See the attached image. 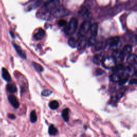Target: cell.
Masks as SVG:
<instances>
[{"mask_svg": "<svg viewBox=\"0 0 137 137\" xmlns=\"http://www.w3.org/2000/svg\"><path fill=\"white\" fill-rule=\"evenodd\" d=\"M59 0H49L41 8L37 14V16L44 20H49L52 13L59 7Z\"/></svg>", "mask_w": 137, "mask_h": 137, "instance_id": "obj_1", "label": "cell"}, {"mask_svg": "<svg viewBox=\"0 0 137 137\" xmlns=\"http://www.w3.org/2000/svg\"><path fill=\"white\" fill-rule=\"evenodd\" d=\"M78 27V20L76 18H72L68 25L65 26L64 31L68 35H72L75 33Z\"/></svg>", "mask_w": 137, "mask_h": 137, "instance_id": "obj_2", "label": "cell"}, {"mask_svg": "<svg viewBox=\"0 0 137 137\" xmlns=\"http://www.w3.org/2000/svg\"><path fill=\"white\" fill-rule=\"evenodd\" d=\"M91 26V24L90 20H86L85 21H84L80 26V27L79 30L78 35L81 37H85V35L89 31V30L90 29Z\"/></svg>", "mask_w": 137, "mask_h": 137, "instance_id": "obj_3", "label": "cell"}, {"mask_svg": "<svg viewBox=\"0 0 137 137\" xmlns=\"http://www.w3.org/2000/svg\"><path fill=\"white\" fill-rule=\"evenodd\" d=\"M116 61L112 56L107 57L102 61V64L104 68L107 69H112L116 67Z\"/></svg>", "mask_w": 137, "mask_h": 137, "instance_id": "obj_4", "label": "cell"}, {"mask_svg": "<svg viewBox=\"0 0 137 137\" xmlns=\"http://www.w3.org/2000/svg\"><path fill=\"white\" fill-rule=\"evenodd\" d=\"M69 11L63 7H58L53 12V15L56 18H59L68 16Z\"/></svg>", "mask_w": 137, "mask_h": 137, "instance_id": "obj_5", "label": "cell"}, {"mask_svg": "<svg viewBox=\"0 0 137 137\" xmlns=\"http://www.w3.org/2000/svg\"><path fill=\"white\" fill-rule=\"evenodd\" d=\"M112 56L116 61L122 62L124 58V55H123L122 51L119 50H114L112 52Z\"/></svg>", "mask_w": 137, "mask_h": 137, "instance_id": "obj_6", "label": "cell"}, {"mask_svg": "<svg viewBox=\"0 0 137 137\" xmlns=\"http://www.w3.org/2000/svg\"><path fill=\"white\" fill-rule=\"evenodd\" d=\"M9 102L15 108H18L19 106V103L17 98L14 95H10L8 97Z\"/></svg>", "mask_w": 137, "mask_h": 137, "instance_id": "obj_7", "label": "cell"}, {"mask_svg": "<svg viewBox=\"0 0 137 137\" xmlns=\"http://www.w3.org/2000/svg\"><path fill=\"white\" fill-rule=\"evenodd\" d=\"M13 46H14L15 50H16L17 54L19 55V56L21 58H22L23 59H26V53L25 52V51H23L22 50V49L21 48V47L20 46H19L18 45H17V44H16L15 43H13Z\"/></svg>", "mask_w": 137, "mask_h": 137, "instance_id": "obj_8", "label": "cell"}, {"mask_svg": "<svg viewBox=\"0 0 137 137\" xmlns=\"http://www.w3.org/2000/svg\"><path fill=\"white\" fill-rule=\"evenodd\" d=\"M45 36V31L43 29L40 28L38 30L37 32L34 34V38L36 40H42L43 39H44Z\"/></svg>", "mask_w": 137, "mask_h": 137, "instance_id": "obj_9", "label": "cell"}, {"mask_svg": "<svg viewBox=\"0 0 137 137\" xmlns=\"http://www.w3.org/2000/svg\"><path fill=\"white\" fill-rule=\"evenodd\" d=\"M82 39L79 41L78 45V49L79 51H82L85 49L86 45V40L85 39V37H81Z\"/></svg>", "mask_w": 137, "mask_h": 137, "instance_id": "obj_10", "label": "cell"}, {"mask_svg": "<svg viewBox=\"0 0 137 137\" xmlns=\"http://www.w3.org/2000/svg\"><path fill=\"white\" fill-rule=\"evenodd\" d=\"M2 71V78L6 81H8V82L11 81V76H10V75L9 74L8 71L5 68H3Z\"/></svg>", "mask_w": 137, "mask_h": 137, "instance_id": "obj_11", "label": "cell"}, {"mask_svg": "<svg viewBox=\"0 0 137 137\" xmlns=\"http://www.w3.org/2000/svg\"><path fill=\"white\" fill-rule=\"evenodd\" d=\"M98 24L97 23H94L91 25L90 29L91 36L96 37L98 33Z\"/></svg>", "mask_w": 137, "mask_h": 137, "instance_id": "obj_12", "label": "cell"}, {"mask_svg": "<svg viewBox=\"0 0 137 137\" xmlns=\"http://www.w3.org/2000/svg\"><path fill=\"white\" fill-rule=\"evenodd\" d=\"M128 62L131 65H135L137 64V56L135 54L129 55L127 59Z\"/></svg>", "mask_w": 137, "mask_h": 137, "instance_id": "obj_13", "label": "cell"}, {"mask_svg": "<svg viewBox=\"0 0 137 137\" xmlns=\"http://www.w3.org/2000/svg\"><path fill=\"white\" fill-rule=\"evenodd\" d=\"M103 56L101 54L95 55L93 58V62L97 65H99L103 61Z\"/></svg>", "mask_w": 137, "mask_h": 137, "instance_id": "obj_14", "label": "cell"}, {"mask_svg": "<svg viewBox=\"0 0 137 137\" xmlns=\"http://www.w3.org/2000/svg\"><path fill=\"white\" fill-rule=\"evenodd\" d=\"M121 46V43H120V40L116 41L112 44L110 45V48L112 50H119V48Z\"/></svg>", "mask_w": 137, "mask_h": 137, "instance_id": "obj_15", "label": "cell"}, {"mask_svg": "<svg viewBox=\"0 0 137 137\" xmlns=\"http://www.w3.org/2000/svg\"><path fill=\"white\" fill-rule=\"evenodd\" d=\"M78 43L79 42L78 41V40H77L75 38H73V37L69 38L68 40L69 45L72 48H75V47H77L78 45Z\"/></svg>", "mask_w": 137, "mask_h": 137, "instance_id": "obj_16", "label": "cell"}, {"mask_svg": "<svg viewBox=\"0 0 137 137\" xmlns=\"http://www.w3.org/2000/svg\"><path fill=\"white\" fill-rule=\"evenodd\" d=\"M7 90L10 93H15L17 89L16 86L14 84H9L7 85Z\"/></svg>", "mask_w": 137, "mask_h": 137, "instance_id": "obj_17", "label": "cell"}, {"mask_svg": "<svg viewBox=\"0 0 137 137\" xmlns=\"http://www.w3.org/2000/svg\"><path fill=\"white\" fill-rule=\"evenodd\" d=\"M122 52L123 55L125 56H129L131 54V52L132 51V47L130 45H126L125 46L123 50H122Z\"/></svg>", "mask_w": 137, "mask_h": 137, "instance_id": "obj_18", "label": "cell"}, {"mask_svg": "<svg viewBox=\"0 0 137 137\" xmlns=\"http://www.w3.org/2000/svg\"><path fill=\"white\" fill-rule=\"evenodd\" d=\"M62 116L65 122H68L69 120V109L68 108L65 109L63 110L62 113Z\"/></svg>", "mask_w": 137, "mask_h": 137, "instance_id": "obj_19", "label": "cell"}, {"mask_svg": "<svg viewBox=\"0 0 137 137\" xmlns=\"http://www.w3.org/2000/svg\"><path fill=\"white\" fill-rule=\"evenodd\" d=\"M122 77V75H120V73L118 72H116L114 73L111 76V79L114 82H118Z\"/></svg>", "mask_w": 137, "mask_h": 137, "instance_id": "obj_20", "label": "cell"}, {"mask_svg": "<svg viewBox=\"0 0 137 137\" xmlns=\"http://www.w3.org/2000/svg\"><path fill=\"white\" fill-rule=\"evenodd\" d=\"M107 44L106 43H104L103 42H99V43H98L95 44V49L97 51H99L103 49L106 46Z\"/></svg>", "mask_w": 137, "mask_h": 137, "instance_id": "obj_21", "label": "cell"}, {"mask_svg": "<svg viewBox=\"0 0 137 137\" xmlns=\"http://www.w3.org/2000/svg\"><path fill=\"white\" fill-rule=\"evenodd\" d=\"M48 132L51 135H55L58 133V130L54 125H51L49 128Z\"/></svg>", "mask_w": 137, "mask_h": 137, "instance_id": "obj_22", "label": "cell"}, {"mask_svg": "<svg viewBox=\"0 0 137 137\" xmlns=\"http://www.w3.org/2000/svg\"><path fill=\"white\" fill-rule=\"evenodd\" d=\"M125 91H126V88L125 87H122L118 90V91L117 92L116 95L115 96L117 97L118 100L120 99L124 96Z\"/></svg>", "mask_w": 137, "mask_h": 137, "instance_id": "obj_23", "label": "cell"}, {"mask_svg": "<svg viewBox=\"0 0 137 137\" xmlns=\"http://www.w3.org/2000/svg\"><path fill=\"white\" fill-rule=\"evenodd\" d=\"M49 106V107L50 108V109H51L52 110H55L58 108L59 103L57 101L54 100V101H52L51 102H50Z\"/></svg>", "mask_w": 137, "mask_h": 137, "instance_id": "obj_24", "label": "cell"}, {"mask_svg": "<svg viewBox=\"0 0 137 137\" xmlns=\"http://www.w3.org/2000/svg\"><path fill=\"white\" fill-rule=\"evenodd\" d=\"M49 0H35L34 1V3L32 5V7H38V6L43 4H45L47 1H48Z\"/></svg>", "mask_w": 137, "mask_h": 137, "instance_id": "obj_25", "label": "cell"}, {"mask_svg": "<svg viewBox=\"0 0 137 137\" xmlns=\"http://www.w3.org/2000/svg\"><path fill=\"white\" fill-rule=\"evenodd\" d=\"M30 121L32 123H35L37 121V116L35 110L31 111L30 114Z\"/></svg>", "mask_w": 137, "mask_h": 137, "instance_id": "obj_26", "label": "cell"}, {"mask_svg": "<svg viewBox=\"0 0 137 137\" xmlns=\"http://www.w3.org/2000/svg\"><path fill=\"white\" fill-rule=\"evenodd\" d=\"M32 65L33 66L34 69L39 72H41L44 71L43 67L36 62H32Z\"/></svg>", "mask_w": 137, "mask_h": 137, "instance_id": "obj_27", "label": "cell"}, {"mask_svg": "<svg viewBox=\"0 0 137 137\" xmlns=\"http://www.w3.org/2000/svg\"><path fill=\"white\" fill-rule=\"evenodd\" d=\"M96 44V37L94 36H91L90 38L88 41V45L90 46H92L95 45Z\"/></svg>", "mask_w": 137, "mask_h": 137, "instance_id": "obj_28", "label": "cell"}, {"mask_svg": "<svg viewBox=\"0 0 137 137\" xmlns=\"http://www.w3.org/2000/svg\"><path fill=\"white\" fill-rule=\"evenodd\" d=\"M129 76L128 75H125L124 76H122L121 79L119 80L118 82L120 85H123L126 82V81L128 80Z\"/></svg>", "mask_w": 137, "mask_h": 137, "instance_id": "obj_29", "label": "cell"}, {"mask_svg": "<svg viewBox=\"0 0 137 137\" xmlns=\"http://www.w3.org/2000/svg\"><path fill=\"white\" fill-rule=\"evenodd\" d=\"M117 40H120V38L119 37H113V38H109V39H108L107 41H106V44L108 45V44H112V43H114V42L116 41H117Z\"/></svg>", "mask_w": 137, "mask_h": 137, "instance_id": "obj_30", "label": "cell"}, {"mask_svg": "<svg viewBox=\"0 0 137 137\" xmlns=\"http://www.w3.org/2000/svg\"><path fill=\"white\" fill-rule=\"evenodd\" d=\"M51 93H52V91L49 90H45L41 93L42 95H43V96L44 97L49 96Z\"/></svg>", "mask_w": 137, "mask_h": 137, "instance_id": "obj_31", "label": "cell"}, {"mask_svg": "<svg viewBox=\"0 0 137 137\" xmlns=\"http://www.w3.org/2000/svg\"><path fill=\"white\" fill-rule=\"evenodd\" d=\"M58 25L60 27H63V26H66L67 25V21L64 19H61L58 22Z\"/></svg>", "mask_w": 137, "mask_h": 137, "instance_id": "obj_32", "label": "cell"}, {"mask_svg": "<svg viewBox=\"0 0 137 137\" xmlns=\"http://www.w3.org/2000/svg\"><path fill=\"white\" fill-rule=\"evenodd\" d=\"M130 84L131 85H137V79H132L130 81Z\"/></svg>", "mask_w": 137, "mask_h": 137, "instance_id": "obj_33", "label": "cell"}, {"mask_svg": "<svg viewBox=\"0 0 137 137\" xmlns=\"http://www.w3.org/2000/svg\"><path fill=\"white\" fill-rule=\"evenodd\" d=\"M103 72V71L102 70H101V69H97L96 70V73L98 75H102V73Z\"/></svg>", "mask_w": 137, "mask_h": 137, "instance_id": "obj_34", "label": "cell"}, {"mask_svg": "<svg viewBox=\"0 0 137 137\" xmlns=\"http://www.w3.org/2000/svg\"><path fill=\"white\" fill-rule=\"evenodd\" d=\"M9 117L10 118L12 119V120H14V119H15V118H16L15 116L14 115H13V114H10V115H9Z\"/></svg>", "mask_w": 137, "mask_h": 137, "instance_id": "obj_35", "label": "cell"}, {"mask_svg": "<svg viewBox=\"0 0 137 137\" xmlns=\"http://www.w3.org/2000/svg\"><path fill=\"white\" fill-rule=\"evenodd\" d=\"M135 75L137 76V71H136V72H135Z\"/></svg>", "mask_w": 137, "mask_h": 137, "instance_id": "obj_36", "label": "cell"}]
</instances>
